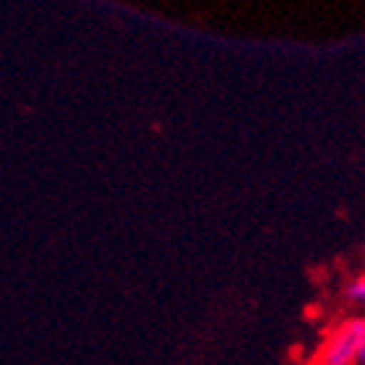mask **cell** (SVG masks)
<instances>
[{"label":"cell","instance_id":"1","mask_svg":"<svg viewBox=\"0 0 365 365\" xmlns=\"http://www.w3.org/2000/svg\"><path fill=\"white\" fill-rule=\"evenodd\" d=\"M365 344V319H350L329 336L321 352V365H352Z\"/></svg>","mask_w":365,"mask_h":365},{"label":"cell","instance_id":"3","mask_svg":"<svg viewBox=\"0 0 365 365\" xmlns=\"http://www.w3.org/2000/svg\"><path fill=\"white\" fill-rule=\"evenodd\" d=\"M358 363L365 365V344H363V350H360V355H358Z\"/></svg>","mask_w":365,"mask_h":365},{"label":"cell","instance_id":"2","mask_svg":"<svg viewBox=\"0 0 365 365\" xmlns=\"http://www.w3.org/2000/svg\"><path fill=\"white\" fill-rule=\"evenodd\" d=\"M347 295H350L352 300H358V303H365V277L352 282L350 287H347Z\"/></svg>","mask_w":365,"mask_h":365}]
</instances>
